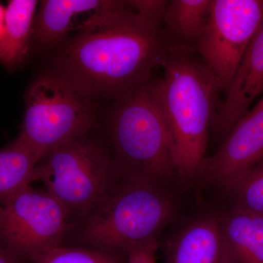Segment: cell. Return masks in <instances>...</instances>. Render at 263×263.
<instances>
[{
  "label": "cell",
  "mask_w": 263,
  "mask_h": 263,
  "mask_svg": "<svg viewBox=\"0 0 263 263\" xmlns=\"http://www.w3.org/2000/svg\"><path fill=\"white\" fill-rule=\"evenodd\" d=\"M89 133L58 147L35 169L36 181L65 208L82 219L121 179L109 144Z\"/></svg>",
  "instance_id": "5"
},
{
  "label": "cell",
  "mask_w": 263,
  "mask_h": 263,
  "mask_svg": "<svg viewBox=\"0 0 263 263\" xmlns=\"http://www.w3.org/2000/svg\"><path fill=\"white\" fill-rule=\"evenodd\" d=\"M38 163L36 156L18 137L0 149V203L36 181Z\"/></svg>",
  "instance_id": "16"
},
{
  "label": "cell",
  "mask_w": 263,
  "mask_h": 263,
  "mask_svg": "<svg viewBox=\"0 0 263 263\" xmlns=\"http://www.w3.org/2000/svg\"><path fill=\"white\" fill-rule=\"evenodd\" d=\"M149 83L116 100L108 115V144L121 177L162 186L176 173Z\"/></svg>",
  "instance_id": "3"
},
{
  "label": "cell",
  "mask_w": 263,
  "mask_h": 263,
  "mask_svg": "<svg viewBox=\"0 0 263 263\" xmlns=\"http://www.w3.org/2000/svg\"><path fill=\"white\" fill-rule=\"evenodd\" d=\"M37 5L35 0H11L5 8L0 64L9 70L18 67L28 52Z\"/></svg>",
  "instance_id": "15"
},
{
  "label": "cell",
  "mask_w": 263,
  "mask_h": 263,
  "mask_svg": "<svg viewBox=\"0 0 263 263\" xmlns=\"http://www.w3.org/2000/svg\"><path fill=\"white\" fill-rule=\"evenodd\" d=\"M157 238L133 246L126 252V263H156Z\"/></svg>",
  "instance_id": "19"
},
{
  "label": "cell",
  "mask_w": 263,
  "mask_h": 263,
  "mask_svg": "<svg viewBox=\"0 0 263 263\" xmlns=\"http://www.w3.org/2000/svg\"><path fill=\"white\" fill-rule=\"evenodd\" d=\"M152 79V95L168 131L176 173L183 179L199 176L206 159L209 129L222 93L220 84L194 52L171 51Z\"/></svg>",
  "instance_id": "2"
},
{
  "label": "cell",
  "mask_w": 263,
  "mask_h": 263,
  "mask_svg": "<svg viewBox=\"0 0 263 263\" xmlns=\"http://www.w3.org/2000/svg\"><path fill=\"white\" fill-rule=\"evenodd\" d=\"M5 8L0 4V38L3 36L5 29Z\"/></svg>",
  "instance_id": "22"
},
{
  "label": "cell",
  "mask_w": 263,
  "mask_h": 263,
  "mask_svg": "<svg viewBox=\"0 0 263 263\" xmlns=\"http://www.w3.org/2000/svg\"><path fill=\"white\" fill-rule=\"evenodd\" d=\"M212 0H171L162 18L171 51L194 52L201 36Z\"/></svg>",
  "instance_id": "13"
},
{
  "label": "cell",
  "mask_w": 263,
  "mask_h": 263,
  "mask_svg": "<svg viewBox=\"0 0 263 263\" xmlns=\"http://www.w3.org/2000/svg\"><path fill=\"white\" fill-rule=\"evenodd\" d=\"M170 52L161 21L118 1L66 45L59 76L87 98L117 100L149 83Z\"/></svg>",
  "instance_id": "1"
},
{
  "label": "cell",
  "mask_w": 263,
  "mask_h": 263,
  "mask_svg": "<svg viewBox=\"0 0 263 263\" xmlns=\"http://www.w3.org/2000/svg\"><path fill=\"white\" fill-rule=\"evenodd\" d=\"M263 160V98L240 118L222 144L206 157L199 176L230 191Z\"/></svg>",
  "instance_id": "9"
},
{
  "label": "cell",
  "mask_w": 263,
  "mask_h": 263,
  "mask_svg": "<svg viewBox=\"0 0 263 263\" xmlns=\"http://www.w3.org/2000/svg\"><path fill=\"white\" fill-rule=\"evenodd\" d=\"M168 2L166 0H135L127 1V3L136 11L162 22Z\"/></svg>",
  "instance_id": "20"
},
{
  "label": "cell",
  "mask_w": 263,
  "mask_h": 263,
  "mask_svg": "<svg viewBox=\"0 0 263 263\" xmlns=\"http://www.w3.org/2000/svg\"><path fill=\"white\" fill-rule=\"evenodd\" d=\"M263 19V0H212L195 53L226 94L246 48Z\"/></svg>",
  "instance_id": "7"
},
{
  "label": "cell",
  "mask_w": 263,
  "mask_h": 263,
  "mask_svg": "<svg viewBox=\"0 0 263 263\" xmlns=\"http://www.w3.org/2000/svg\"><path fill=\"white\" fill-rule=\"evenodd\" d=\"M230 191L234 209L263 216V160Z\"/></svg>",
  "instance_id": "18"
},
{
  "label": "cell",
  "mask_w": 263,
  "mask_h": 263,
  "mask_svg": "<svg viewBox=\"0 0 263 263\" xmlns=\"http://www.w3.org/2000/svg\"><path fill=\"white\" fill-rule=\"evenodd\" d=\"M218 217L235 263H263V216L233 209Z\"/></svg>",
  "instance_id": "14"
},
{
  "label": "cell",
  "mask_w": 263,
  "mask_h": 263,
  "mask_svg": "<svg viewBox=\"0 0 263 263\" xmlns=\"http://www.w3.org/2000/svg\"><path fill=\"white\" fill-rule=\"evenodd\" d=\"M118 1L45 0L34 17L32 37L41 44H56L72 31L82 30Z\"/></svg>",
  "instance_id": "12"
},
{
  "label": "cell",
  "mask_w": 263,
  "mask_h": 263,
  "mask_svg": "<svg viewBox=\"0 0 263 263\" xmlns=\"http://www.w3.org/2000/svg\"><path fill=\"white\" fill-rule=\"evenodd\" d=\"M25 103L18 137L39 162L52 151L89 133L94 124L89 98L59 76L34 81Z\"/></svg>",
  "instance_id": "6"
},
{
  "label": "cell",
  "mask_w": 263,
  "mask_h": 263,
  "mask_svg": "<svg viewBox=\"0 0 263 263\" xmlns=\"http://www.w3.org/2000/svg\"><path fill=\"white\" fill-rule=\"evenodd\" d=\"M263 92V19L246 48L217 110L213 127L227 136Z\"/></svg>",
  "instance_id": "10"
},
{
  "label": "cell",
  "mask_w": 263,
  "mask_h": 263,
  "mask_svg": "<svg viewBox=\"0 0 263 263\" xmlns=\"http://www.w3.org/2000/svg\"><path fill=\"white\" fill-rule=\"evenodd\" d=\"M30 259L34 263H126V254L58 246L40 252Z\"/></svg>",
  "instance_id": "17"
},
{
  "label": "cell",
  "mask_w": 263,
  "mask_h": 263,
  "mask_svg": "<svg viewBox=\"0 0 263 263\" xmlns=\"http://www.w3.org/2000/svg\"><path fill=\"white\" fill-rule=\"evenodd\" d=\"M69 216L51 194L27 186L0 203V245L16 257L30 259L60 246Z\"/></svg>",
  "instance_id": "8"
},
{
  "label": "cell",
  "mask_w": 263,
  "mask_h": 263,
  "mask_svg": "<svg viewBox=\"0 0 263 263\" xmlns=\"http://www.w3.org/2000/svg\"><path fill=\"white\" fill-rule=\"evenodd\" d=\"M166 263H235L218 216L191 221L167 240Z\"/></svg>",
  "instance_id": "11"
},
{
  "label": "cell",
  "mask_w": 263,
  "mask_h": 263,
  "mask_svg": "<svg viewBox=\"0 0 263 263\" xmlns=\"http://www.w3.org/2000/svg\"><path fill=\"white\" fill-rule=\"evenodd\" d=\"M174 211L162 186L121 178L81 219V233L98 250L125 254L133 246L157 238Z\"/></svg>",
  "instance_id": "4"
},
{
  "label": "cell",
  "mask_w": 263,
  "mask_h": 263,
  "mask_svg": "<svg viewBox=\"0 0 263 263\" xmlns=\"http://www.w3.org/2000/svg\"><path fill=\"white\" fill-rule=\"evenodd\" d=\"M0 263H18L17 257L0 245Z\"/></svg>",
  "instance_id": "21"
}]
</instances>
